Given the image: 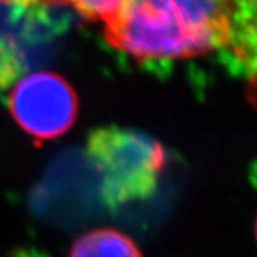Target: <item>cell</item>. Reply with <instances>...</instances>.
Here are the masks:
<instances>
[{"instance_id":"6da1fadb","label":"cell","mask_w":257,"mask_h":257,"mask_svg":"<svg viewBox=\"0 0 257 257\" xmlns=\"http://www.w3.org/2000/svg\"><path fill=\"white\" fill-rule=\"evenodd\" d=\"M103 37L139 63L216 55L234 74L257 77V0H124Z\"/></svg>"},{"instance_id":"277c9868","label":"cell","mask_w":257,"mask_h":257,"mask_svg":"<svg viewBox=\"0 0 257 257\" xmlns=\"http://www.w3.org/2000/svg\"><path fill=\"white\" fill-rule=\"evenodd\" d=\"M69 257H142V253L126 234L111 229H99L77 239Z\"/></svg>"},{"instance_id":"5b68a950","label":"cell","mask_w":257,"mask_h":257,"mask_svg":"<svg viewBox=\"0 0 257 257\" xmlns=\"http://www.w3.org/2000/svg\"><path fill=\"white\" fill-rule=\"evenodd\" d=\"M124 0H52V6L60 5L74 10L89 22L106 23L120 9Z\"/></svg>"},{"instance_id":"7a4b0ae2","label":"cell","mask_w":257,"mask_h":257,"mask_svg":"<svg viewBox=\"0 0 257 257\" xmlns=\"http://www.w3.org/2000/svg\"><path fill=\"white\" fill-rule=\"evenodd\" d=\"M86 153L99 175L101 197L111 207L150 197L166 166L165 149L157 140L119 126L92 132Z\"/></svg>"},{"instance_id":"8992f818","label":"cell","mask_w":257,"mask_h":257,"mask_svg":"<svg viewBox=\"0 0 257 257\" xmlns=\"http://www.w3.org/2000/svg\"><path fill=\"white\" fill-rule=\"evenodd\" d=\"M0 6H13V8H42L52 6V0H0Z\"/></svg>"},{"instance_id":"3957f363","label":"cell","mask_w":257,"mask_h":257,"mask_svg":"<svg viewBox=\"0 0 257 257\" xmlns=\"http://www.w3.org/2000/svg\"><path fill=\"white\" fill-rule=\"evenodd\" d=\"M8 104L16 123L37 140L62 136L77 114L72 86L52 72H35L19 79L10 90Z\"/></svg>"}]
</instances>
